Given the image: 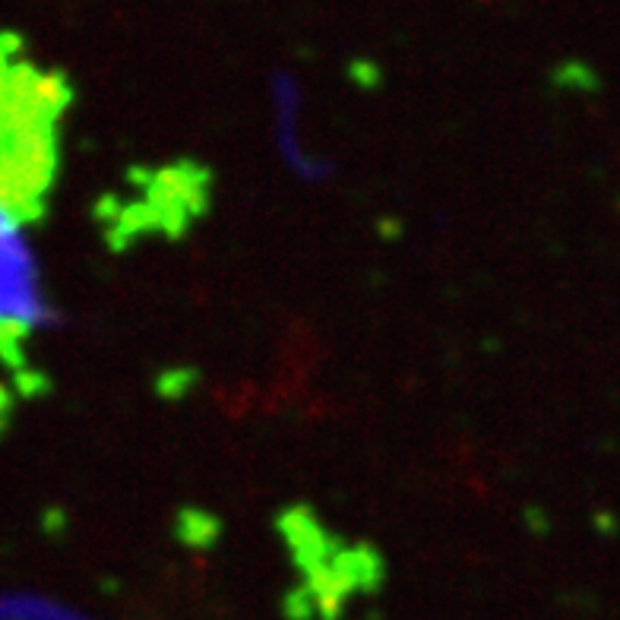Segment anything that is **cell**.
Here are the masks:
<instances>
[{"label":"cell","instance_id":"7a4b0ae2","mask_svg":"<svg viewBox=\"0 0 620 620\" xmlns=\"http://www.w3.org/2000/svg\"><path fill=\"white\" fill-rule=\"evenodd\" d=\"M7 222L0 216V324L26 314L29 304V286H26V263L20 248L13 244Z\"/></svg>","mask_w":620,"mask_h":620},{"label":"cell","instance_id":"6da1fadb","mask_svg":"<svg viewBox=\"0 0 620 620\" xmlns=\"http://www.w3.org/2000/svg\"><path fill=\"white\" fill-rule=\"evenodd\" d=\"M71 102L67 83L36 67L23 41L0 33V216L36 219L54 181L58 124Z\"/></svg>","mask_w":620,"mask_h":620}]
</instances>
